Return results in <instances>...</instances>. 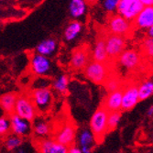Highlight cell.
<instances>
[{
    "label": "cell",
    "instance_id": "836d02e7",
    "mask_svg": "<svg viewBox=\"0 0 153 153\" xmlns=\"http://www.w3.org/2000/svg\"><path fill=\"white\" fill-rule=\"evenodd\" d=\"M152 114H153V106L151 105L149 107V109L148 110V116L149 117H152Z\"/></svg>",
    "mask_w": 153,
    "mask_h": 153
},
{
    "label": "cell",
    "instance_id": "9c48e42d",
    "mask_svg": "<svg viewBox=\"0 0 153 153\" xmlns=\"http://www.w3.org/2000/svg\"><path fill=\"white\" fill-rule=\"evenodd\" d=\"M138 85L133 79L125 82L123 89L122 103H121V112L132 110L138 101Z\"/></svg>",
    "mask_w": 153,
    "mask_h": 153
},
{
    "label": "cell",
    "instance_id": "f546056e",
    "mask_svg": "<svg viewBox=\"0 0 153 153\" xmlns=\"http://www.w3.org/2000/svg\"><path fill=\"white\" fill-rule=\"evenodd\" d=\"M119 0H105L104 2V7L108 12H112L117 9Z\"/></svg>",
    "mask_w": 153,
    "mask_h": 153
},
{
    "label": "cell",
    "instance_id": "d4e9b609",
    "mask_svg": "<svg viewBox=\"0 0 153 153\" xmlns=\"http://www.w3.org/2000/svg\"><path fill=\"white\" fill-rule=\"evenodd\" d=\"M23 143V138L15 135V134H8L5 138V147L7 150H13L19 148Z\"/></svg>",
    "mask_w": 153,
    "mask_h": 153
},
{
    "label": "cell",
    "instance_id": "ba28073f",
    "mask_svg": "<svg viewBox=\"0 0 153 153\" xmlns=\"http://www.w3.org/2000/svg\"><path fill=\"white\" fill-rule=\"evenodd\" d=\"M105 29L110 34L120 36L125 39H128L134 31L132 22L128 21L119 15L111 16L107 20V27Z\"/></svg>",
    "mask_w": 153,
    "mask_h": 153
},
{
    "label": "cell",
    "instance_id": "9a60e30c",
    "mask_svg": "<svg viewBox=\"0 0 153 153\" xmlns=\"http://www.w3.org/2000/svg\"><path fill=\"white\" fill-rule=\"evenodd\" d=\"M124 85L118 90H116L112 93H109L105 97L104 102L102 103L101 105L107 111L108 113L121 111V103H122V95H123Z\"/></svg>",
    "mask_w": 153,
    "mask_h": 153
},
{
    "label": "cell",
    "instance_id": "3957f363",
    "mask_svg": "<svg viewBox=\"0 0 153 153\" xmlns=\"http://www.w3.org/2000/svg\"><path fill=\"white\" fill-rule=\"evenodd\" d=\"M38 114L45 116L53 107L54 96L49 87L32 89L27 92Z\"/></svg>",
    "mask_w": 153,
    "mask_h": 153
},
{
    "label": "cell",
    "instance_id": "30bf717a",
    "mask_svg": "<svg viewBox=\"0 0 153 153\" xmlns=\"http://www.w3.org/2000/svg\"><path fill=\"white\" fill-rule=\"evenodd\" d=\"M91 55L92 52L90 47L86 44L80 45L74 48L71 55L70 68L73 71L83 70L86 67V65L90 62Z\"/></svg>",
    "mask_w": 153,
    "mask_h": 153
},
{
    "label": "cell",
    "instance_id": "277c9868",
    "mask_svg": "<svg viewBox=\"0 0 153 153\" xmlns=\"http://www.w3.org/2000/svg\"><path fill=\"white\" fill-rule=\"evenodd\" d=\"M107 117L108 112L102 105H100L91 117L90 131L94 137V142L97 144L102 143L105 136L107 134Z\"/></svg>",
    "mask_w": 153,
    "mask_h": 153
},
{
    "label": "cell",
    "instance_id": "4316f807",
    "mask_svg": "<svg viewBox=\"0 0 153 153\" xmlns=\"http://www.w3.org/2000/svg\"><path fill=\"white\" fill-rule=\"evenodd\" d=\"M69 85V78L67 75H61L56 81L53 82V88L59 93L64 94L67 92Z\"/></svg>",
    "mask_w": 153,
    "mask_h": 153
},
{
    "label": "cell",
    "instance_id": "7a4b0ae2",
    "mask_svg": "<svg viewBox=\"0 0 153 153\" xmlns=\"http://www.w3.org/2000/svg\"><path fill=\"white\" fill-rule=\"evenodd\" d=\"M51 135L53 140L60 144L69 148L74 145L75 135H76V126L74 121H70L68 118L63 121L56 123L55 127H52Z\"/></svg>",
    "mask_w": 153,
    "mask_h": 153
},
{
    "label": "cell",
    "instance_id": "8992f818",
    "mask_svg": "<svg viewBox=\"0 0 153 153\" xmlns=\"http://www.w3.org/2000/svg\"><path fill=\"white\" fill-rule=\"evenodd\" d=\"M105 32V46L108 62L116 63L121 53L126 49V39L120 36L110 34L106 29Z\"/></svg>",
    "mask_w": 153,
    "mask_h": 153
},
{
    "label": "cell",
    "instance_id": "8fae6325",
    "mask_svg": "<svg viewBox=\"0 0 153 153\" xmlns=\"http://www.w3.org/2000/svg\"><path fill=\"white\" fill-rule=\"evenodd\" d=\"M144 8L141 0H119L117 10V15L128 21H133Z\"/></svg>",
    "mask_w": 153,
    "mask_h": 153
},
{
    "label": "cell",
    "instance_id": "ac0fdd59",
    "mask_svg": "<svg viewBox=\"0 0 153 153\" xmlns=\"http://www.w3.org/2000/svg\"><path fill=\"white\" fill-rule=\"evenodd\" d=\"M31 126L32 132L34 133L36 137L44 138L45 137L50 136L51 134L52 126L49 121L46 120V118L38 116L31 123Z\"/></svg>",
    "mask_w": 153,
    "mask_h": 153
},
{
    "label": "cell",
    "instance_id": "6da1fadb",
    "mask_svg": "<svg viewBox=\"0 0 153 153\" xmlns=\"http://www.w3.org/2000/svg\"><path fill=\"white\" fill-rule=\"evenodd\" d=\"M114 64L115 63L111 62L101 63L92 61L83 69V74L92 82L95 85H104V83L110 77V75L115 73L113 71V66H115Z\"/></svg>",
    "mask_w": 153,
    "mask_h": 153
},
{
    "label": "cell",
    "instance_id": "e0dca14e",
    "mask_svg": "<svg viewBox=\"0 0 153 153\" xmlns=\"http://www.w3.org/2000/svg\"><path fill=\"white\" fill-rule=\"evenodd\" d=\"M133 27L138 29H149L153 27V7H144L141 12L132 22Z\"/></svg>",
    "mask_w": 153,
    "mask_h": 153
},
{
    "label": "cell",
    "instance_id": "484cf974",
    "mask_svg": "<svg viewBox=\"0 0 153 153\" xmlns=\"http://www.w3.org/2000/svg\"><path fill=\"white\" fill-rule=\"evenodd\" d=\"M122 112L121 111H117V112H110L108 113L107 117V133L115 130L121 119Z\"/></svg>",
    "mask_w": 153,
    "mask_h": 153
},
{
    "label": "cell",
    "instance_id": "603a6c76",
    "mask_svg": "<svg viewBox=\"0 0 153 153\" xmlns=\"http://www.w3.org/2000/svg\"><path fill=\"white\" fill-rule=\"evenodd\" d=\"M153 94V82L151 80H146L138 85V101H144Z\"/></svg>",
    "mask_w": 153,
    "mask_h": 153
},
{
    "label": "cell",
    "instance_id": "cb8c5ba5",
    "mask_svg": "<svg viewBox=\"0 0 153 153\" xmlns=\"http://www.w3.org/2000/svg\"><path fill=\"white\" fill-rule=\"evenodd\" d=\"M79 142L81 145V149H92V147L94 144V137L90 130L85 129L80 135Z\"/></svg>",
    "mask_w": 153,
    "mask_h": 153
},
{
    "label": "cell",
    "instance_id": "83f0119b",
    "mask_svg": "<svg viewBox=\"0 0 153 153\" xmlns=\"http://www.w3.org/2000/svg\"><path fill=\"white\" fill-rule=\"evenodd\" d=\"M142 54H145L146 57H149L152 59L153 56V39L152 38H146L142 43Z\"/></svg>",
    "mask_w": 153,
    "mask_h": 153
},
{
    "label": "cell",
    "instance_id": "52a82bcc",
    "mask_svg": "<svg viewBox=\"0 0 153 153\" xmlns=\"http://www.w3.org/2000/svg\"><path fill=\"white\" fill-rule=\"evenodd\" d=\"M14 114L30 123H32L33 120L39 116L37 110L30 99L29 93L19 94L16 101Z\"/></svg>",
    "mask_w": 153,
    "mask_h": 153
},
{
    "label": "cell",
    "instance_id": "2e32d148",
    "mask_svg": "<svg viewBox=\"0 0 153 153\" xmlns=\"http://www.w3.org/2000/svg\"><path fill=\"white\" fill-rule=\"evenodd\" d=\"M92 59L93 62H101V63H106L108 62L107 55L105 51V32L104 30L97 35L95 44L94 51L92 52Z\"/></svg>",
    "mask_w": 153,
    "mask_h": 153
},
{
    "label": "cell",
    "instance_id": "e575fe53",
    "mask_svg": "<svg viewBox=\"0 0 153 153\" xmlns=\"http://www.w3.org/2000/svg\"><path fill=\"white\" fill-rule=\"evenodd\" d=\"M19 153H24V152H23V151H22V150H20V151H19Z\"/></svg>",
    "mask_w": 153,
    "mask_h": 153
},
{
    "label": "cell",
    "instance_id": "d6986e66",
    "mask_svg": "<svg viewBox=\"0 0 153 153\" xmlns=\"http://www.w3.org/2000/svg\"><path fill=\"white\" fill-rule=\"evenodd\" d=\"M18 95L19 93L17 92H9L0 95V108L7 114L6 116L10 117L14 115Z\"/></svg>",
    "mask_w": 153,
    "mask_h": 153
},
{
    "label": "cell",
    "instance_id": "ffe728a7",
    "mask_svg": "<svg viewBox=\"0 0 153 153\" xmlns=\"http://www.w3.org/2000/svg\"><path fill=\"white\" fill-rule=\"evenodd\" d=\"M57 49V41L54 39H46L37 46L36 51L42 56H50Z\"/></svg>",
    "mask_w": 153,
    "mask_h": 153
},
{
    "label": "cell",
    "instance_id": "7c38bea8",
    "mask_svg": "<svg viewBox=\"0 0 153 153\" xmlns=\"http://www.w3.org/2000/svg\"><path fill=\"white\" fill-rule=\"evenodd\" d=\"M33 143L39 153H68V148L55 141L53 138L37 137Z\"/></svg>",
    "mask_w": 153,
    "mask_h": 153
},
{
    "label": "cell",
    "instance_id": "1f68e13d",
    "mask_svg": "<svg viewBox=\"0 0 153 153\" xmlns=\"http://www.w3.org/2000/svg\"><path fill=\"white\" fill-rule=\"evenodd\" d=\"M141 3L144 7H152L153 5L152 0H141Z\"/></svg>",
    "mask_w": 153,
    "mask_h": 153
},
{
    "label": "cell",
    "instance_id": "d6a6232c",
    "mask_svg": "<svg viewBox=\"0 0 153 153\" xmlns=\"http://www.w3.org/2000/svg\"><path fill=\"white\" fill-rule=\"evenodd\" d=\"M148 37L149 38H152L153 37V27H149V30H148Z\"/></svg>",
    "mask_w": 153,
    "mask_h": 153
},
{
    "label": "cell",
    "instance_id": "7402d4cb",
    "mask_svg": "<svg viewBox=\"0 0 153 153\" xmlns=\"http://www.w3.org/2000/svg\"><path fill=\"white\" fill-rule=\"evenodd\" d=\"M82 30V24L79 21H72L68 24L64 30V38L67 41L74 40Z\"/></svg>",
    "mask_w": 153,
    "mask_h": 153
},
{
    "label": "cell",
    "instance_id": "44dd1931",
    "mask_svg": "<svg viewBox=\"0 0 153 153\" xmlns=\"http://www.w3.org/2000/svg\"><path fill=\"white\" fill-rule=\"evenodd\" d=\"M69 10L73 18H80L85 15L86 11V3L83 0H73L69 5Z\"/></svg>",
    "mask_w": 153,
    "mask_h": 153
},
{
    "label": "cell",
    "instance_id": "4dcf8cb0",
    "mask_svg": "<svg viewBox=\"0 0 153 153\" xmlns=\"http://www.w3.org/2000/svg\"><path fill=\"white\" fill-rule=\"evenodd\" d=\"M68 153H82V151H81V149L73 145V146L68 148Z\"/></svg>",
    "mask_w": 153,
    "mask_h": 153
},
{
    "label": "cell",
    "instance_id": "5bb4252c",
    "mask_svg": "<svg viewBox=\"0 0 153 153\" xmlns=\"http://www.w3.org/2000/svg\"><path fill=\"white\" fill-rule=\"evenodd\" d=\"M10 119V130L20 137H30L32 133L31 123L25 119L20 118L17 115H12L9 117Z\"/></svg>",
    "mask_w": 153,
    "mask_h": 153
},
{
    "label": "cell",
    "instance_id": "f1b7e54d",
    "mask_svg": "<svg viewBox=\"0 0 153 153\" xmlns=\"http://www.w3.org/2000/svg\"><path fill=\"white\" fill-rule=\"evenodd\" d=\"M10 133V119L5 116L0 117V137H6Z\"/></svg>",
    "mask_w": 153,
    "mask_h": 153
},
{
    "label": "cell",
    "instance_id": "4fadbf2b",
    "mask_svg": "<svg viewBox=\"0 0 153 153\" xmlns=\"http://www.w3.org/2000/svg\"><path fill=\"white\" fill-rule=\"evenodd\" d=\"M51 62L48 57L39 54H33L30 59V71L38 76H46L50 74Z\"/></svg>",
    "mask_w": 153,
    "mask_h": 153
},
{
    "label": "cell",
    "instance_id": "5b68a950",
    "mask_svg": "<svg viewBox=\"0 0 153 153\" xmlns=\"http://www.w3.org/2000/svg\"><path fill=\"white\" fill-rule=\"evenodd\" d=\"M120 67L131 74L140 73L144 69V62L141 52L137 50H125L116 62Z\"/></svg>",
    "mask_w": 153,
    "mask_h": 153
}]
</instances>
